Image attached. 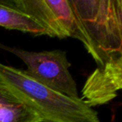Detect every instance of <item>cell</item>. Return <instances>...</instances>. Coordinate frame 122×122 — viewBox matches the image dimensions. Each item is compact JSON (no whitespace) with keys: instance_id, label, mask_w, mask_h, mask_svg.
Instances as JSON below:
<instances>
[{"instance_id":"obj_1","label":"cell","mask_w":122,"mask_h":122,"mask_svg":"<svg viewBox=\"0 0 122 122\" xmlns=\"http://www.w3.org/2000/svg\"><path fill=\"white\" fill-rule=\"evenodd\" d=\"M0 90L36 113L42 122H100L98 113L80 98L59 93L25 70L0 63Z\"/></svg>"},{"instance_id":"obj_2","label":"cell","mask_w":122,"mask_h":122,"mask_svg":"<svg viewBox=\"0 0 122 122\" xmlns=\"http://www.w3.org/2000/svg\"><path fill=\"white\" fill-rule=\"evenodd\" d=\"M97 67L122 59L121 0H69Z\"/></svg>"},{"instance_id":"obj_3","label":"cell","mask_w":122,"mask_h":122,"mask_svg":"<svg viewBox=\"0 0 122 122\" xmlns=\"http://www.w3.org/2000/svg\"><path fill=\"white\" fill-rule=\"evenodd\" d=\"M0 48L19 57L26 65L25 71L31 78L70 98H80L65 51L56 49L33 52L2 44Z\"/></svg>"},{"instance_id":"obj_4","label":"cell","mask_w":122,"mask_h":122,"mask_svg":"<svg viewBox=\"0 0 122 122\" xmlns=\"http://www.w3.org/2000/svg\"><path fill=\"white\" fill-rule=\"evenodd\" d=\"M19 10L30 16L46 31L48 36L74 38L85 44L69 0H10Z\"/></svg>"},{"instance_id":"obj_5","label":"cell","mask_w":122,"mask_h":122,"mask_svg":"<svg viewBox=\"0 0 122 122\" xmlns=\"http://www.w3.org/2000/svg\"><path fill=\"white\" fill-rule=\"evenodd\" d=\"M122 88V59L97 67L87 78L80 99L93 108L109 103Z\"/></svg>"},{"instance_id":"obj_6","label":"cell","mask_w":122,"mask_h":122,"mask_svg":"<svg viewBox=\"0 0 122 122\" xmlns=\"http://www.w3.org/2000/svg\"><path fill=\"white\" fill-rule=\"evenodd\" d=\"M0 26L35 36L47 35L45 29L40 24L19 10L10 0H0Z\"/></svg>"},{"instance_id":"obj_7","label":"cell","mask_w":122,"mask_h":122,"mask_svg":"<svg viewBox=\"0 0 122 122\" xmlns=\"http://www.w3.org/2000/svg\"><path fill=\"white\" fill-rule=\"evenodd\" d=\"M0 122H42L33 110L0 90Z\"/></svg>"}]
</instances>
